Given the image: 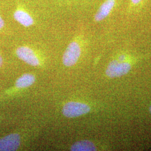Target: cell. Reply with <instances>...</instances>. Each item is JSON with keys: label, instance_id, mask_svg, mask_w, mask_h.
Returning a JSON list of instances; mask_svg holds the SVG:
<instances>
[{"label": "cell", "instance_id": "1", "mask_svg": "<svg viewBox=\"0 0 151 151\" xmlns=\"http://www.w3.org/2000/svg\"><path fill=\"white\" fill-rule=\"evenodd\" d=\"M90 107L86 104L70 101L65 104L62 113L67 118H76L90 112Z\"/></svg>", "mask_w": 151, "mask_h": 151}, {"label": "cell", "instance_id": "2", "mask_svg": "<svg viewBox=\"0 0 151 151\" xmlns=\"http://www.w3.org/2000/svg\"><path fill=\"white\" fill-rule=\"evenodd\" d=\"M131 69V65L127 62L114 60L108 65L106 75L109 77H119L128 73Z\"/></svg>", "mask_w": 151, "mask_h": 151}, {"label": "cell", "instance_id": "3", "mask_svg": "<svg viewBox=\"0 0 151 151\" xmlns=\"http://www.w3.org/2000/svg\"><path fill=\"white\" fill-rule=\"evenodd\" d=\"M80 44L77 42H71L65 50L63 56V63L67 67L75 65L81 55Z\"/></svg>", "mask_w": 151, "mask_h": 151}, {"label": "cell", "instance_id": "4", "mask_svg": "<svg viewBox=\"0 0 151 151\" xmlns=\"http://www.w3.org/2000/svg\"><path fill=\"white\" fill-rule=\"evenodd\" d=\"M20 145V135L12 133L0 138V151H16Z\"/></svg>", "mask_w": 151, "mask_h": 151}, {"label": "cell", "instance_id": "5", "mask_svg": "<svg viewBox=\"0 0 151 151\" xmlns=\"http://www.w3.org/2000/svg\"><path fill=\"white\" fill-rule=\"evenodd\" d=\"M17 56L32 66H37L39 65V60L34 50L27 46H22L17 48L16 50Z\"/></svg>", "mask_w": 151, "mask_h": 151}, {"label": "cell", "instance_id": "6", "mask_svg": "<svg viewBox=\"0 0 151 151\" xmlns=\"http://www.w3.org/2000/svg\"><path fill=\"white\" fill-rule=\"evenodd\" d=\"M116 0H106L99 7L98 11L94 16V20L96 22L103 21L107 17L113 10Z\"/></svg>", "mask_w": 151, "mask_h": 151}, {"label": "cell", "instance_id": "7", "mask_svg": "<svg viewBox=\"0 0 151 151\" xmlns=\"http://www.w3.org/2000/svg\"><path fill=\"white\" fill-rule=\"evenodd\" d=\"M14 18L16 22L25 27H29L34 24L31 15L22 7H18L14 12Z\"/></svg>", "mask_w": 151, "mask_h": 151}, {"label": "cell", "instance_id": "8", "mask_svg": "<svg viewBox=\"0 0 151 151\" xmlns=\"http://www.w3.org/2000/svg\"><path fill=\"white\" fill-rule=\"evenodd\" d=\"M70 150L72 151H96V148L91 141L83 140L75 143L71 146Z\"/></svg>", "mask_w": 151, "mask_h": 151}, {"label": "cell", "instance_id": "9", "mask_svg": "<svg viewBox=\"0 0 151 151\" xmlns=\"http://www.w3.org/2000/svg\"><path fill=\"white\" fill-rule=\"evenodd\" d=\"M35 81V76L30 73H25L19 77L16 82L15 86L19 88L30 86Z\"/></svg>", "mask_w": 151, "mask_h": 151}, {"label": "cell", "instance_id": "10", "mask_svg": "<svg viewBox=\"0 0 151 151\" xmlns=\"http://www.w3.org/2000/svg\"><path fill=\"white\" fill-rule=\"evenodd\" d=\"M143 0H130L131 5L133 6H137L140 5Z\"/></svg>", "mask_w": 151, "mask_h": 151}, {"label": "cell", "instance_id": "11", "mask_svg": "<svg viewBox=\"0 0 151 151\" xmlns=\"http://www.w3.org/2000/svg\"><path fill=\"white\" fill-rule=\"evenodd\" d=\"M4 25H5V22L3 18L2 17V16L0 15V30L4 27Z\"/></svg>", "mask_w": 151, "mask_h": 151}, {"label": "cell", "instance_id": "12", "mask_svg": "<svg viewBox=\"0 0 151 151\" xmlns=\"http://www.w3.org/2000/svg\"><path fill=\"white\" fill-rule=\"evenodd\" d=\"M126 55H120L119 57V61H121V62H123L125 60H126Z\"/></svg>", "mask_w": 151, "mask_h": 151}, {"label": "cell", "instance_id": "13", "mask_svg": "<svg viewBox=\"0 0 151 151\" xmlns=\"http://www.w3.org/2000/svg\"><path fill=\"white\" fill-rule=\"evenodd\" d=\"M2 63H3V60H2V57L0 54V67L2 66Z\"/></svg>", "mask_w": 151, "mask_h": 151}, {"label": "cell", "instance_id": "14", "mask_svg": "<svg viewBox=\"0 0 151 151\" xmlns=\"http://www.w3.org/2000/svg\"><path fill=\"white\" fill-rule=\"evenodd\" d=\"M150 113L151 114V105L150 106Z\"/></svg>", "mask_w": 151, "mask_h": 151}]
</instances>
